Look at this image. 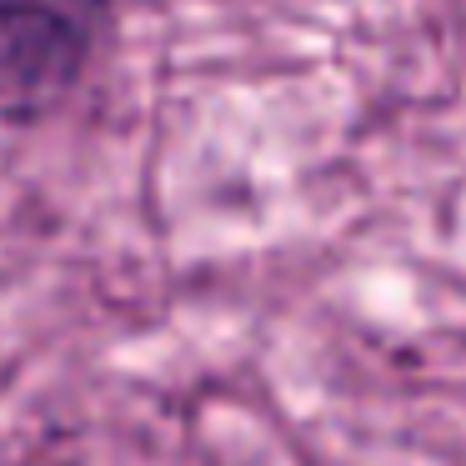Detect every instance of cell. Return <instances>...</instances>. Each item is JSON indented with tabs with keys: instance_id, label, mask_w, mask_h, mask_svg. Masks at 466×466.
<instances>
[{
	"instance_id": "1",
	"label": "cell",
	"mask_w": 466,
	"mask_h": 466,
	"mask_svg": "<svg viewBox=\"0 0 466 466\" xmlns=\"http://www.w3.org/2000/svg\"><path fill=\"white\" fill-rule=\"evenodd\" d=\"M91 61V15L66 0H0V111L35 116L71 96Z\"/></svg>"
}]
</instances>
